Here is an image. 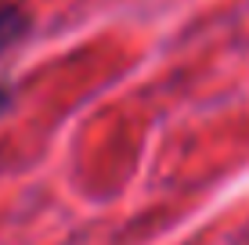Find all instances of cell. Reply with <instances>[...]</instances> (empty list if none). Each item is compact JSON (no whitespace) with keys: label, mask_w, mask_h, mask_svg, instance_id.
<instances>
[{"label":"cell","mask_w":249,"mask_h":245,"mask_svg":"<svg viewBox=\"0 0 249 245\" xmlns=\"http://www.w3.org/2000/svg\"><path fill=\"white\" fill-rule=\"evenodd\" d=\"M11 98H15V94H11V87H7V83H0V115L11 108Z\"/></svg>","instance_id":"cell-2"},{"label":"cell","mask_w":249,"mask_h":245,"mask_svg":"<svg viewBox=\"0 0 249 245\" xmlns=\"http://www.w3.org/2000/svg\"><path fill=\"white\" fill-rule=\"evenodd\" d=\"M29 33V15L11 0H0V54H7Z\"/></svg>","instance_id":"cell-1"}]
</instances>
